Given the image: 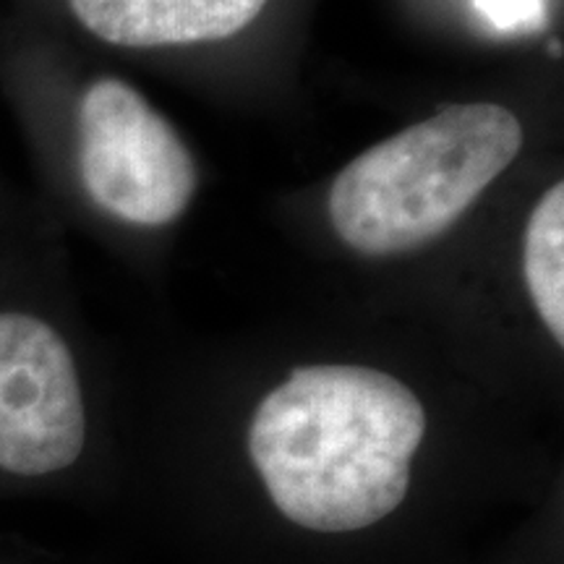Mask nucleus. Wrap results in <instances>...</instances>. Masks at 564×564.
Wrapping results in <instances>:
<instances>
[{
  "label": "nucleus",
  "instance_id": "obj_6",
  "mask_svg": "<svg viewBox=\"0 0 564 564\" xmlns=\"http://www.w3.org/2000/svg\"><path fill=\"white\" fill-rule=\"evenodd\" d=\"M523 270L531 301L556 343H564V183L535 204L525 228Z\"/></svg>",
  "mask_w": 564,
  "mask_h": 564
},
{
  "label": "nucleus",
  "instance_id": "obj_2",
  "mask_svg": "<svg viewBox=\"0 0 564 564\" xmlns=\"http://www.w3.org/2000/svg\"><path fill=\"white\" fill-rule=\"evenodd\" d=\"M520 147L523 126L502 105L444 108L345 165L327 196L329 223L364 257L421 249L460 220Z\"/></svg>",
  "mask_w": 564,
  "mask_h": 564
},
{
  "label": "nucleus",
  "instance_id": "obj_3",
  "mask_svg": "<svg viewBox=\"0 0 564 564\" xmlns=\"http://www.w3.org/2000/svg\"><path fill=\"white\" fill-rule=\"evenodd\" d=\"M70 139L76 181L105 215L160 228L192 204L199 186L192 152L131 84L91 79L76 97Z\"/></svg>",
  "mask_w": 564,
  "mask_h": 564
},
{
  "label": "nucleus",
  "instance_id": "obj_1",
  "mask_svg": "<svg viewBox=\"0 0 564 564\" xmlns=\"http://www.w3.org/2000/svg\"><path fill=\"white\" fill-rule=\"evenodd\" d=\"M426 411L369 366H301L267 394L249 455L274 507L314 533L364 531L403 505Z\"/></svg>",
  "mask_w": 564,
  "mask_h": 564
},
{
  "label": "nucleus",
  "instance_id": "obj_4",
  "mask_svg": "<svg viewBox=\"0 0 564 564\" xmlns=\"http://www.w3.org/2000/svg\"><path fill=\"white\" fill-rule=\"evenodd\" d=\"M87 444V405L76 358L51 322L0 308V470L61 474Z\"/></svg>",
  "mask_w": 564,
  "mask_h": 564
},
{
  "label": "nucleus",
  "instance_id": "obj_5",
  "mask_svg": "<svg viewBox=\"0 0 564 564\" xmlns=\"http://www.w3.org/2000/svg\"><path fill=\"white\" fill-rule=\"evenodd\" d=\"M267 0H68L74 19L116 47L192 45L232 37Z\"/></svg>",
  "mask_w": 564,
  "mask_h": 564
}]
</instances>
